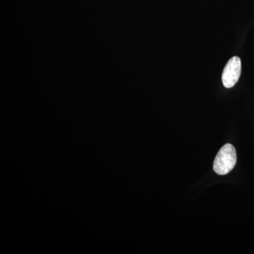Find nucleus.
<instances>
[{
    "label": "nucleus",
    "mask_w": 254,
    "mask_h": 254,
    "mask_svg": "<svg viewBox=\"0 0 254 254\" xmlns=\"http://www.w3.org/2000/svg\"><path fill=\"white\" fill-rule=\"evenodd\" d=\"M236 163V150L233 145L227 143L222 147L215 157L213 170L218 175H227L233 170Z\"/></svg>",
    "instance_id": "obj_1"
},
{
    "label": "nucleus",
    "mask_w": 254,
    "mask_h": 254,
    "mask_svg": "<svg viewBox=\"0 0 254 254\" xmlns=\"http://www.w3.org/2000/svg\"><path fill=\"white\" fill-rule=\"evenodd\" d=\"M242 73V61L238 57H233L229 60L223 69L222 81L227 88H232L240 79Z\"/></svg>",
    "instance_id": "obj_2"
}]
</instances>
